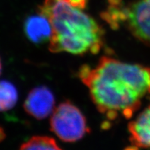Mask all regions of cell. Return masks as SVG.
<instances>
[{"mask_svg": "<svg viewBox=\"0 0 150 150\" xmlns=\"http://www.w3.org/2000/svg\"><path fill=\"white\" fill-rule=\"evenodd\" d=\"M79 76L89 89L92 100L109 120L130 118L150 95V67L103 56L93 68L83 65Z\"/></svg>", "mask_w": 150, "mask_h": 150, "instance_id": "obj_1", "label": "cell"}, {"mask_svg": "<svg viewBox=\"0 0 150 150\" xmlns=\"http://www.w3.org/2000/svg\"><path fill=\"white\" fill-rule=\"evenodd\" d=\"M39 13L52 26L50 50L75 55L96 54L104 43V31L94 19L66 0H45Z\"/></svg>", "mask_w": 150, "mask_h": 150, "instance_id": "obj_2", "label": "cell"}, {"mask_svg": "<svg viewBox=\"0 0 150 150\" xmlns=\"http://www.w3.org/2000/svg\"><path fill=\"white\" fill-rule=\"evenodd\" d=\"M102 18L112 28H127L140 42L150 47V0H137L127 4L122 0H108Z\"/></svg>", "mask_w": 150, "mask_h": 150, "instance_id": "obj_3", "label": "cell"}, {"mask_svg": "<svg viewBox=\"0 0 150 150\" xmlns=\"http://www.w3.org/2000/svg\"><path fill=\"white\" fill-rule=\"evenodd\" d=\"M50 127L56 136L65 142L77 141L89 132L83 113L69 101L61 103L54 110Z\"/></svg>", "mask_w": 150, "mask_h": 150, "instance_id": "obj_4", "label": "cell"}, {"mask_svg": "<svg viewBox=\"0 0 150 150\" xmlns=\"http://www.w3.org/2000/svg\"><path fill=\"white\" fill-rule=\"evenodd\" d=\"M55 99L52 91L45 86H39L30 91L24 104L29 115L42 120L48 117L54 110Z\"/></svg>", "mask_w": 150, "mask_h": 150, "instance_id": "obj_5", "label": "cell"}, {"mask_svg": "<svg viewBox=\"0 0 150 150\" xmlns=\"http://www.w3.org/2000/svg\"><path fill=\"white\" fill-rule=\"evenodd\" d=\"M128 130L133 147L150 148V106L129 122Z\"/></svg>", "mask_w": 150, "mask_h": 150, "instance_id": "obj_6", "label": "cell"}, {"mask_svg": "<svg viewBox=\"0 0 150 150\" xmlns=\"http://www.w3.org/2000/svg\"><path fill=\"white\" fill-rule=\"evenodd\" d=\"M24 31L27 38L35 44H41L50 40L52 26L45 16L39 13L27 18L24 24Z\"/></svg>", "mask_w": 150, "mask_h": 150, "instance_id": "obj_7", "label": "cell"}, {"mask_svg": "<svg viewBox=\"0 0 150 150\" xmlns=\"http://www.w3.org/2000/svg\"><path fill=\"white\" fill-rule=\"evenodd\" d=\"M18 97V91L13 84L7 81H0V111H6L14 107Z\"/></svg>", "mask_w": 150, "mask_h": 150, "instance_id": "obj_8", "label": "cell"}, {"mask_svg": "<svg viewBox=\"0 0 150 150\" xmlns=\"http://www.w3.org/2000/svg\"><path fill=\"white\" fill-rule=\"evenodd\" d=\"M21 149H61L53 138L49 136H33L20 147Z\"/></svg>", "mask_w": 150, "mask_h": 150, "instance_id": "obj_9", "label": "cell"}, {"mask_svg": "<svg viewBox=\"0 0 150 150\" xmlns=\"http://www.w3.org/2000/svg\"><path fill=\"white\" fill-rule=\"evenodd\" d=\"M66 1L73 6L82 10L86 8L88 3V0H66Z\"/></svg>", "mask_w": 150, "mask_h": 150, "instance_id": "obj_10", "label": "cell"}, {"mask_svg": "<svg viewBox=\"0 0 150 150\" xmlns=\"http://www.w3.org/2000/svg\"><path fill=\"white\" fill-rule=\"evenodd\" d=\"M6 138V134L4 129L0 127V142H1L2 140Z\"/></svg>", "mask_w": 150, "mask_h": 150, "instance_id": "obj_11", "label": "cell"}, {"mask_svg": "<svg viewBox=\"0 0 150 150\" xmlns=\"http://www.w3.org/2000/svg\"><path fill=\"white\" fill-rule=\"evenodd\" d=\"M1 59H0V74H1Z\"/></svg>", "mask_w": 150, "mask_h": 150, "instance_id": "obj_12", "label": "cell"}]
</instances>
